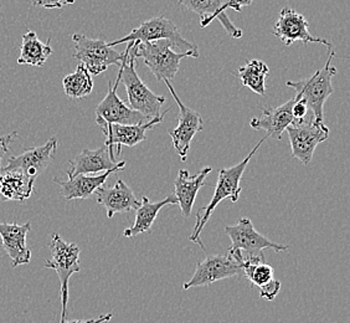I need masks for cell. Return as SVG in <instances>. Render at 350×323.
<instances>
[{"label": "cell", "mask_w": 350, "mask_h": 323, "mask_svg": "<svg viewBox=\"0 0 350 323\" xmlns=\"http://www.w3.org/2000/svg\"><path fill=\"white\" fill-rule=\"evenodd\" d=\"M266 140H267V137H263L261 141H258V143L255 146V148L252 149L251 153H249L247 157L243 162H240L239 164H236L231 168H222L219 170V178H217L213 199L210 201L206 207H202L198 210L196 227H194L191 235L189 236V240L196 242L204 251H206V248H205V245L202 244V239H200L204 227L206 225V222H209L210 216H213L216 207L222 201L230 199L232 203H237L240 194L243 192L241 179H243V173L247 168V164L251 161V158L266 142Z\"/></svg>", "instance_id": "6da1fadb"}, {"label": "cell", "mask_w": 350, "mask_h": 323, "mask_svg": "<svg viewBox=\"0 0 350 323\" xmlns=\"http://www.w3.org/2000/svg\"><path fill=\"white\" fill-rule=\"evenodd\" d=\"M135 42H129L120 66L121 81L127 91L131 108L144 116L149 121L161 116V109L167 100L165 97L152 92L139 79L135 71Z\"/></svg>", "instance_id": "7a4b0ae2"}, {"label": "cell", "mask_w": 350, "mask_h": 323, "mask_svg": "<svg viewBox=\"0 0 350 323\" xmlns=\"http://www.w3.org/2000/svg\"><path fill=\"white\" fill-rule=\"evenodd\" d=\"M336 53L329 50V57L324 68H319L310 77L299 81H287L286 85L296 91V99L304 100L308 109L313 112V120L324 122V103L333 94L332 79L337 75V68L332 65Z\"/></svg>", "instance_id": "3957f363"}, {"label": "cell", "mask_w": 350, "mask_h": 323, "mask_svg": "<svg viewBox=\"0 0 350 323\" xmlns=\"http://www.w3.org/2000/svg\"><path fill=\"white\" fill-rule=\"evenodd\" d=\"M51 260L45 261L46 269L56 271L60 280L61 310L60 323L66 322L68 305V281L74 274L81 271L80 248L75 242H66L59 234H53L50 242Z\"/></svg>", "instance_id": "277c9868"}, {"label": "cell", "mask_w": 350, "mask_h": 323, "mask_svg": "<svg viewBox=\"0 0 350 323\" xmlns=\"http://www.w3.org/2000/svg\"><path fill=\"white\" fill-rule=\"evenodd\" d=\"M173 42L169 40L135 42V57L144 61V65L150 70L158 81L173 80L179 70L183 59L191 56V53H174Z\"/></svg>", "instance_id": "5b68a950"}, {"label": "cell", "mask_w": 350, "mask_h": 323, "mask_svg": "<svg viewBox=\"0 0 350 323\" xmlns=\"http://www.w3.org/2000/svg\"><path fill=\"white\" fill-rule=\"evenodd\" d=\"M157 40L172 41L175 47L182 50V53H191L194 57H199V49L196 44L184 39L174 23L164 16H157L143 21L139 27H135L129 34L108 44L109 47H113L126 42H150Z\"/></svg>", "instance_id": "8992f818"}, {"label": "cell", "mask_w": 350, "mask_h": 323, "mask_svg": "<svg viewBox=\"0 0 350 323\" xmlns=\"http://www.w3.org/2000/svg\"><path fill=\"white\" fill-rule=\"evenodd\" d=\"M74 59L80 61L91 75H100L111 65L121 66L123 53L116 51L103 38L90 39L83 34L72 35Z\"/></svg>", "instance_id": "52a82bcc"}, {"label": "cell", "mask_w": 350, "mask_h": 323, "mask_svg": "<svg viewBox=\"0 0 350 323\" xmlns=\"http://www.w3.org/2000/svg\"><path fill=\"white\" fill-rule=\"evenodd\" d=\"M226 235L231 240L229 251H240L247 254V259H265L263 250H273L275 253H282L290 250L288 245H281L271 242L266 236L258 233L249 218L239 219L236 225L225 228Z\"/></svg>", "instance_id": "ba28073f"}, {"label": "cell", "mask_w": 350, "mask_h": 323, "mask_svg": "<svg viewBox=\"0 0 350 323\" xmlns=\"http://www.w3.org/2000/svg\"><path fill=\"white\" fill-rule=\"evenodd\" d=\"M286 131L290 137L292 157L304 166L310 164L317 146L327 141L330 133L329 128L324 125V122L314 120L296 122Z\"/></svg>", "instance_id": "9c48e42d"}, {"label": "cell", "mask_w": 350, "mask_h": 323, "mask_svg": "<svg viewBox=\"0 0 350 323\" xmlns=\"http://www.w3.org/2000/svg\"><path fill=\"white\" fill-rule=\"evenodd\" d=\"M240 275H243V266L229 253L226 255H208L198 263L194 275L189 281L183 283V289L209 286L216 281Z\"/></svg>", "instance_id": "30bf717a"}, {"label": "cell", "mask_w": 350, "mask_h": 323, "mask_svg": "<svg viewBox=\"0 0 350 323\" xmlns=\"http://www.w3.org/2000/svg\"><path fill=\"white\" fill-rule=\"evenodd\" d=\"M121 83V70L118 71L115 83L108 82V92L106 97L96 108V123L101 128L108 125H138L148 121L144 116L135 112L122 101L117 94V88Z\"/></svg>", "instance_id": "8fae6325"}, {"label": "cell", "mask_w": 350, "mask_h": 323, "mask_svg": "<svg viewBox=\"0 0 350 323\" xmlns=\"http://www.w3.org/2000/svg\"><path fill=\"white\" fill-rule=\"evenodd\" d=\"M165 83V86L168 88L169 92L173 96L175 102L179 106V122H178V127L174 129H169L168 135H170L173 146L175 151L178 152V155L180 157L183 162L187 159L188 157L189 149L193 138L196 137L198 132L202 131L204 128V121L200 114H198L194 109L187 107L182 100L178 97V94L175 92L174 88L172 86L170 81H163Z\"/></svg>", "instance_id": "7c38bea8"}, {"label": "cell", "mask_w": 350, "mask_h": 323, "mask_svg": "<svg viewBox=\"0 0 350 323\" xmlns=\"http://www.w3.org/2000/svg\"><path fill=\"white\" fill-rule=\"evenodd\" d=\"M308 27V21L304 18V15L297 13L293 8L284 7L278 15L273 29V35L287 47L293 45L296 41H302L304 45H308L310 42L323 44L330 50L333 47L332 42L325 39L312 36Z\"/></svg>", "instance_id": "4fadbf2b"}, {"label": "cell", "mask_w": 350, "mask_h": 323, "mask_svg": "<svg viewBox=\"0 0 350 323\" xmlns=\"http://www.w3.org/2000/svg\"><path fill=\"white\" fill-rule=\"evenodd\" d=\"M170 111L168 108L164 111L162 115L153 120L144 122V123H138V125H108L105 128H102L103 133L106 135V146L109 149V153L116 159L115 155H121L122 146L127 147H135L138 143L146 141V133L149 129L162 123L164 121V117Z\"/></svg>", "instance_id": "5bb4252c"}, {"label": "cell", "mask_w": 350, "mask_h": 323, "mask_svg": "<svg viewBox=\"0 0 350 323\" xmlns=\"http://www.w3.org/2000/svg\"><path fill=\"white\" fill-rule=\"evenodd\" d=\"M236 257L243 266V275L247 277L252 286L260 289V296L267 301H273L276 298L280 289L281 281L275 277V270L265 259H247L240 251H228Z\"/></svg>", "instance_id": "9a60e30c"}, {"label": "cell", "mask_w": 350, "mask_h": 323, "mask_svg": "<svg viewBox=\"0 0 350 323\" xmlns=\"http://www.w3.org/2000/svg\"><path fill=\"white\" fill-rule=\"evenodd\" d=\"M57 146H59L57 140L51 138L44 146L27 149L21 155L10 157L8 159L7 167L1 169V172L18 170L30 178L36 179L39 175L45 172L49 164L54 159Z\"/></svg>", "instance_id": "2e32d148"}, {"label": "cell", "mask_w": 350, "mask_h": 323, "mask_svg": "<svg viewBox=\"0 0 350 323\" xmlns=\"http://www.w3.org/2000/svg\"><path fill=\"white\" fill-rule=\"evenodd\" d=\"M68 168L66 175L68 179L80 175H97L107 170H122L126 167V162H117L109 153L106 144L101 148L83 149L80 155H76L74 159L68 161Z\"/></svg>", "instance_id": "e0dca14e"}, {"label": "cell", "mask_w": 350, "mask_h": 323, "mask_svg": "<svg viewBox=\"0 0 350 323\" xmlns=\"http://www.w3.org/2000/svg\"><path fill=\"white\" fill-rule=\"evenodd\" d=\"M30 229L31 224L29 222L24 224L0 222L1 246L10 257L13 268L27 265L31 260V250L27 245V233Z\"/></svg>", "instance_id": "ac0fdd59"}, {"label": "cell", "mask_w": 350, "mask_h": 323, "mask_svg": "<svg viewBox=\"0 0 350 323\" xmlns=\"http://www.w3.org/2000/svg\"><path fill=\"white\" fill-rule=\"evenodd\" d=\"M94 193L97 194L98 204L106 208L108 219H112L118 213H129L131 210H137L141 205V202L135 198L133 190L122 179H117L113 187L102 185Z\"/></svg>", "instance_id": "d6986e66"}, {"label": "cell", "mask_w": 350, "mask_h": 323, "mask_svg": "<svg viewBox=\"0 0 350 323\" xmlns=\"http://www.w3.org/2000/svg\"><path fill=\"white\" fill-rule=\"evenodd\" d=\"M213 172L211 167H205L196 175H191L187 169H180L174 181V196L183 216L189 218L196 203L198 192L206 187V178Z\"/></svg>", "instance_id": "ffe728a7"}, {"label": "cell", "mask_w": 350, "mask_h": 323, "mask_svg": "<svg viewBox=\"0 0 350 323\" xmlns=\"http://www.w3.org/2000/svg\"><path fill=\"white\" fill-rule=\"evenodd\" d=\"M295 102L296 97L291 99L290 101L283 103L278 107L263 108L262 115L252 118L250 121V126L257 131H265L266 137L281 140L282 133L287 127L296 123V120L292 115V106Z\"/></svg>", "instance_id": "44dd1931"}, {"label": "cell", "mask_w": 350, "mask_h": 323, "mask_svg": "<svg viewBox=\"0 0 350 323\" xmlns=\"http://www.w3.org/2000/svg\"><path fill=\"white\" fill-rule=\"evenodd\" d=\"M113 173H117V170H107L97 175H76L75 178L68 179V182L54 178V182L60 185L61 194L66 201L88 199L97 189L105 185L108 177Z\"/></svg>", "instance_id": "7402d4cb"}, {"label": "cell", "mask_w": 350, "mask_h": 323, "mask_svg": "<svg viewBox=\"0 0 350 323\" xmlns=\"http://www.w3.org/2000/svg\"><path fill=\"white\" fill-rule=\"evenodd\" d=\"M34 178L18 172H1L0 175V199L4 202H25L34 190Z\"/></svg>", "instance_id": "603a6c76"}, {"label": "cell", "mask_w": 350, "mask_h": 323, "mask_svg": "<svg viewBox=\"0 0 350 323\" xmlns=\"http://www.w3.org/2000/svg\"><path fill=\"white\" fill-rule=\"evenodd\" d=\"M174 204H176V198L174 194L167 196L165 199L157 203H152L147 196H143L141 205L137 209V213H135V224L129 229L124 230L123 235L126 237H135L143 233H149L159 211L164 207L174 205Z\"/></svg>", "instance_id": "cb8c5ba5"}, {"label": "cell", "mask_w": 350, "mask_h": 323, "mask_svg": "<svg viewBox=\"0 0 350 323\" xmlns=\"http://www.w3.org/2000/svg\"><path fill=\"white\" fill-rule=\"evenodd\" d=\"M53 54V49L50 45V39L46 42L39 40L35 31H27L23 35L21 55L18 57L19 65L29 66H44L49 56Z\"/></svg>", "instance_id": "d4e9b609"}, {"label": "cell", "mask_w": 350, "mask_h": 323, "mask_svg": "<svg viewBox=\"0 0 350 323\" xmlns=\"http://www.w3.org/2000/svg\"><path fill=\"white\" fill-rule=\"evenodd\" d=\"M269 74V68L266 62L261 60H249L239 68L237 77L241 81L243 86L249 88L255 94H266V77Z\"/></svg>", "instance_id": "484cf974"}, {"label": "cell", "mask_w": 350, "mask_h": 323, "mask_svg": "<svg viewBox=\"0 0 350 323\" xmlns=\"http://www.w3.org/2000/svg\"><path fill=\"white\" fill-rule=\"evenodd\" d=\"M62 86L68 97L74 100H80L92 92L94 81L88 68L80 64L77 65L75 73L68 75L62 80Z\"/></svg>", "instance_id": "4316f807"}, {"label": "cell", "mask_w": 350, "mask_h": 323, "mask_svg": "<svg viewBox=\"0 0 350 323\" xmlns=\"http://www.w3.org/2000/svg\"><path fill=\"white\" fill-rule=\"evenodd\" d=\"M228 0H178L179 5L200 15V27H206L216 21Z\"/></svg>", "instance_id": "83f0119b"}, {"label": "cell", "mask_w": 350, "mask_h": 323, "mask_svg": "<svg viewBox=\"0 0 350 323\" xmlns=\"http://www.w3.org/2000/svg\"><path fill=\"white\" fill-rule=\"evenodd\" d=\"M252 1H254V0H228L226 4L221 8V10H220V13H219L216 19L221 23L222 27L226 30V33H228L230 38H234V39L243 38V30L237 29V27L232 24V21H230L229 18H228V15L225 14V12H226L228 9H232V10H235L237 13H240L243 7H250V5L252 4Z\"/></svg>", "instance_id": "f1b7e54d"}, {"label": "cell", "mask_w": 350, "mask_h": 323, "mask_svg": "<svg viewBox=\"0 0 350 323\" xmlns=\"http://www.w3.org/2000/svg\"><path fill=\"white\" fill-rule=\"evenodd\" d=\"M76 0H33L35 7L55 9V8H64L66 5H72Z\"/></svg>", "instance_id": "f546056e"}, {"label": "cell", "mask_w": 350, "mask_h": 323, "mask_svg": "<svg viewBox=\"0 0 350 323\" xmlns=\"http://www.w3.org/2000/svg\"><path fill=\"white\" fill-rule=\"evenodd\" d=\"M307 112H308V107H307L304 100L296 99V102L292 106V115L295 117L296 122L304 121Z\"/></svg>", "instance_id": "4dcf8cb0"}, {"label": "cell", "mask_w": 350, "mask_h": 323, "mask_svg": "<svg viewBox=\"0 0 350 323\" xmlns=\"http://www.w3.org/2000/svg\"><path fill=\"white\" fill-rule=\"evenodd\" d=\"M16 135H18V132H13V133L0 137V175H1V159L4 158V155H7L8 151H9V144L16 138Z\"/></svg>", "instance_id": "1f68e13d"}, {"label": "cell", "mask_w": 350, "mask_h": 323, "mask_svg": "<svg viewBox=\"0 0 350 323\" xmlns=\"http://www.w3.org/2000/svg\"><path fill=\"white\" fill-rule=\"evenodd\" d=\"M112 318H113V313H106V315H102V316L92 318V320H75V321L64 323H106L109 322Z\"/></svg>", "instance_id": "d6a6232c"}]
</instances>
